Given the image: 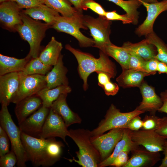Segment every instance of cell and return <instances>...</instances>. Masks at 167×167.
<instances>
[{
    "label": "cell",
    "mask_w": 167,
    "mask_h": 167,
    "mask_svg": "<svg viewBox=\"0 0 167 167\" xmlns=\"http://www.w3.org/2000/svg\"><path fill=\"white\" fill-rule=\"evenodd\" d=\"M21 137L28 161L33 166L49 167L60 159L62 146L55 138H36L22 132Z\"/></svg>",
    "instance_id": "1"
},
{
    "label": "cell",
    "mask_w": 167,
    "mask_h": 167,
    "mask_svg": "<svg viewBox=\"0 0 167 167\" xmlns=\"http://www.w3.org/2000/svg\"><path fill=\"white\" fill-rule=\"evenodd\" d=\"M65 49L71 52L75 57L78 63V72L83 80V89L88 88V78L93 72L102 71L109 75L114 78L117 74L116 66L106 54L100 50L99 57L96 58L92 55L80 51L66 44Z\"/></svg>",
    "instance_id": "2"
},
{
    "label": "cell",
    "mask_w": 167,
    "mask_h": 167,
    "mask_svg": "<svg viewBox=\"0 0 167 167\" xmlns=\"http://www.w3.org/2000/svg\"><path fill=\"white\" fill-rule=\"evenodd\" d=\"M68 136L78 146L76 152L78 160H73L83 167H97L101 162L100 154L91 142V131L84 129H71Z\"/></svg>",
    "instance_id": "3"
},
{
    "label": "cell",
    "mask_w": 167,
    "mask_h": 167,
    "mask_svg": "<svg viewBox=\"0 0 167 167\" xmlns=\"http://www.w3.org/2000/svg\"><path fill=\"white\" fill-rule=\"evenodd\" d=\"M21 16L22 23L18 25L15 30L29 45L30 49L27 55L32 58L38 57L41 42L51 26L35 20L24 13H21Z\"/></svg>",
    "instance_id": "4"
},
{
    "label": "cell",
    "mask_w": 167,
    "mask_h": 167,
    "mask_svg": "<svg viewBox=\"0 0 167 167\" xmlns=\"http://www.w3.org/2000/svg\"><path fill=\"white\" fill-rule=\"evenodd\" d=\"M7 106L6 105H1L0 111V126L8 135L11 144V150L17 157L18 166L25 167L28 159L21 139V131L19 127L17 126L13 122Z\"/></svg>",
    "instance_id": "5"
},
{
    "label": "cell",
    "mask_w": 167,
    "mask_h": 167,
    "mask_svg": "<svg viewBox=\"0 0 167 167\" xmlns=\"http://www.w3.org/2000/svg\"><path fill=\"white\" fill-rule=\"evenodd\" d=\"M144 112L136 108L130 112H122L113 104H111L104 118L101 121L97 127L91 131L92 137L101 135L112 129L124 128L132 118Z\"/></svg>",
    "instance_id": "6"
},
{
    "label": "cell",
    "mask_w": 167,
    "mask_h": 167,
    "mask_svg": "<svg viewBox=\"0 0 167 167\" xmlns=\"http://www.w3.org/2000/svg\"><path fill=\"white\" fill-rule=\"evenodd\" d=\"M83 14L71 17L60 15L57 18L51 28L58 31L69 34L76 38L81 47H93L94 42L93 39L88 37L83 34L80 29H88L83 23Z\"/></svg>",
    "instance_id": "7"
},
{
    "label": "cell",
    "mask_w": 167,
    "mask_h": 167,
    "mask_svg": "<svg viewBox=\"0 0 167 167\" xmlns=\"http://www.w3.org/2000/svg\"><path fill=\"white\" fill-rule=\"evenodd\" d=\"M83 23L88 28L94 42L93 47L101 50L111 43L109 36L112 22L105 16L99 15L96 18L89 15L83 16Z\"/></svg>",
    "instance_id": "8"
},
{
    "label": "cell",
    "mask_w": 167,
    "mask_h": 167,
    "mask_svg": "<svg viewBox=\"0 0 167 167\" xmlns=\"http://www.w3.org/2000/svg\"><path fill=\"white\" fill-rule=\"evenodd\" d=\"M130 134L134 143L152 152L163 151L167 139V137L161 135L153 130L133 131L130 130Z\"/></svg>",
    "instance_id": "9"
},
{
    "label": "cell",
    "mask_w": 167,
    "mask_h": 167,
    "mask_svg": "<svg viewBox=\"0 0 167 167\" xmlns=\"http://www.w3.org/2000/svg\"><path fill=\"white\" fill-rule=\"evenodd\" d=\"M124 129L114 128L106 134L91 137V142L99 152L101 161L107 158L112 153L117 143L122 139Z\"/></svg>",
    "instance_id": "10"
},
{
    "label": "cell",
    "mask_w": 167,
    "mask_h": 167,
    "mask_svg": "<svg viewBox=\"0 0 167 167\" xmlns=\"http://www.w3.org/2000/svg\"><path fill=\"white\" fill-rule=\"evenodd\" d=\"M19 88L12 103L16 104L26 97L36 94L46 87L45 75H24L20 71Z\"/></svg>",
    "instance_id": "11"
},
{
    "label": "cell",
    "mask_w": 167,
    "mask_h": 167,
    "mask_svg": "<svg viewBox=\"0 0 167 167\" xmlns=\"http://www.w3.org/2000/svg\"><path fill=\"white\" fill-rule=\"evenodd\" d=\"M67 128L61 116L50 108L40 138L46 139L60 137L68 145L66 140V136L69 135Z\"/></svg>",
    "instance_id": "12"
},
{
    "label": "cell",
    "mask_w": 167,
    "mask_h": 167,
    "mask_svg": "<svg viewBox=\"0 0 167 167\" xmlns=\"http://www.w3.org/2000/svg\"><path fill=\"white\" fill-rule=\"evenodd\" d=\"M138 0L146 8L147 15L143 23L136 28L135 33L139 36H145L153 31L154 23L158 16L167 10V0L153 3Z\"/></svg>",
    "instance_id": "13"
},
{
    "label": "cell",
    "mask_w": 167,
    "mask_h": 167,
    "mask_svg": "<svg viewBox=\"0 0 167 167\" xmlns=\"http://www.w3.org/2000/svg\"><path fill=\"white\" fill-rule=\"evenodd\" d=\"M50 109L49 108L42 105L36 111L19 125L21 131L31 136L40 138Z\"/></svg>",
    "instance_id": "14"
},
{
    "label": "cell",
    "mask_w": 167,
    "mask_h": 167,
    "mask_svg": "<svg viewBox=\"0 0 167 167\" xmlns=\"http://www.w3.org/2000/svg\"><path fill=\"white\" fill-rule=\"evenodd\" d=\"M20 71L0 75V102L8 106L18 92L20 81Z\"/></svg>",
    "instance_id": "15"
},
{
    "label": "cell",
    "mask_w": 167,
    "mask_h": 167,
    "mask_svg": "<svg viewBox=\"0 0 167 167\" xmlns=\"http://www.w3.org/2000/svg\"><path fill=\"white\" fill-rule=\"evenodd\" d=\"M20 9L15 2L8 1L2 2L0 5V20L7 28L15 29L22 23Z\"/></svg>",
    "instance_id": "16"
},
{
    "label": "cell",
    "mask_w": 167,
    "mask_h": 167,
    "mask_svg": "<svg viewBox=\"0 0 167 167\" xmlns=\"http://www.w3.org/2000/svg\"><path fill=\"white\" fill-rule=\"evenodd\" d=\"M142 100L136 108L140 110L155 113L162 105L160 97L155 92L154 88L143 81L139 87Z\"/></svg>",
    "instance_id": "17"
},
{
    "label": "cell",
    "mask_w": 167,
    "mask_h": 167,
    "mask_svg": "<svg viewBox=\"0 0 167 167\" xmlns=\"http://www.w3.org/2000/svg\"><path fill=\"white\" fill-rule=\"evenodd\" d=\"M131 156L123 167H151L161 159L159 152L141 149L139 146L131 151Z\"/></svg>",
    "instance_id": "18"
},
{
    "label": "cell",
    "mask_w": 167,
    "mask_h": 167,
    "mask_svg": "<svg viewBox=\"0 0 167 167\" xmlns=\"http://www.w3.org/2000/svg\"><path fill=\"white\" fill-rule=\"evenodd\" d=\"M42 105V100L37 94L25 98L17 102L15 112L19 125Z\"/></svg>",
    "instance_id": "19"
},
{
    "label": "cell",
    "mask_w": 167,
    "mask_h": 167,
    "mask_svg": "<svg viewBox=\"0 0 167 167\" xmlns=\"http://www.w3.org/2000/svg\"><path fill=\"white\" fill-rule=\"evenodd\" d=\"M63 57L61 54L56 64L45 75L46 87L49 89L62 85H68V79L66 75L68 70L64 65Z\"/></svg>",
    "instance_id": "20"
},
{
    "label": "cell",
    "mask_w": 167,
    "mask_h": 167,
    "mask_svg": "<svg viewBox=\"0 0 167 167\" xmlns=\"http://www.w3.org/2000/svg\"><path fill=\"white\" fill-rule=\"evenodd\" d=\"M67 94H61L53 102L50 108L61 116L68 127L73 124L81 123L82 120L78 114L72 111L68 106L66 100Z\"/></svg>",
    "instance_id": "21"
},
{
    "label": "cell",
    "mask_w": 167,
    "mask_h": 167,
    "mask_svg": "<svg viewBox=\"0 0 167 167\" xmlns=\"http://www.w3.org/2000/svg\"><path fill=\"white\" fill-rule=\"evenodd\" d=\"M122 70L116 81L119 86L124 88L139 87L143 81L144 77L151 75L147 72L131 69Z\"/></svg>",
    "instance_id": "22"
},
{
    "label": "cell",
    "mask_w": 167,
    "mask_h": 167,
    "mask_svg": "<svg viewBox=\"0 0 167 167\" xmlns=\"http://www.w3.org/2000/svg\"><path fill=\"white\" fill-rule=\"evenodd\" d=\"M122 46L128 52H133L145 60L155 58L157 54L155 46L146 39L136 43L126 42L124 43Z\"/></svg>",
    "instance_id": "23"
},
{
    "label": "cell",
    "mask_w": 167,
    "mask_h": 167,
    "mask_svg": "<svg viewBox=\"0 0 167 167\" xmlns=\"http://www.w3.org/2000/svg\"><path fill=\"white\" fill-rule=\"evenodd\" d=\"M62 49V43L52 36L50 41L40 54L38 58L45 64L53 66L57 63Z\"/></svg>",
    "instance_id": "24"
},
{
    "label": "cell",
    "mask_w": 167,
    "mask_h": 167,
    "mask_svg": "<svg viewBox=\"0 0 167 167\" xmlns=\"http://www.w3.org/2000/svg\"><path fill=\"white\" fill-rule=\"evenodd\" d=\"M32 58L28 55L24 58L18 59L0 54V75L22 71Z\"/></svg>",
    "instance_id": "25"
},
{
    "label": "cell",
    "mask_w": 167,
    "mask_h": 167,
    "mask_svg": "<svg viewBox=\"0 0 167 167\" xmlns=\"http://www.w3.org/2000/svg\"><path fill=\"white\" fill-rule=\"evenodd\" d=\"M23 13L33 19L44 21L51 27L60 15L58 12L46 5L43 7L26 9Z\"/></svg>",
    "instance_id": "26"
},
{
    "label": "cell",
    "mask_w": 167,
    "mask_h": 167,
    "mask_svg": "<svg viewBox=\"0 0 167 167\" xmlns=\"http://www.w3.org/2000/svg\"><path fill=\"white\" fill-rule=\"evenodd\" d=\"M71 91V88L69 85H62L52 89L45 87L38 92L36 94L41 99L43 106L50 108L53 102L61 94H68Z\"/></svg>",
    "instance_id": "27"
},
{
    "label": "cell",
    "mask_w": 167,
    "mask_h": 167,
    "mask_svg": "<svg viewBox=\"0 0 167 167\" xmlns=\"http://www.w3.org/2000/svg\"><path fill=\"white\" fill-rule=\"evenodd\" d=\"M101 50L114 59L119 64L122 69H129L130 55L124 47L117 46L111 42Z\"/></svg>",
    "instance_id": "28"
},
{
    "label": "cell",
    "mask_w": 167,
    "mask_h": 167,
    "mask_svg": "<svg viewBox=\"0 0 167 167\" xmlns=\"http://www.w3.org/2000/svg\"><path fill=\"white\" fill-rule=\"evenodd\" d=\"M45 4L61 14L64 17H71L83 14L71 6L68 0H44Z\"/></svg>",
    "instance_id": "29"
},
{
    "label": "cell",
    "mask_w": 167,
    "mask_h": 167,
    "mask_svg": "<svg viewBox=\"0 0 167 167\" xmlns=\"http://www.w3.org/2000/svg\"><path fill=\"white\" fill-rule=\"evenodd\" d=\"M121 7L126 12L132 24L136 25L139 22V13L138 9L141 3L138 0H108Z\"/></svg>",
    "instance_id": "30"
},
{
    "label": "cell",
    "mask_w": 167,
    "mask_h": 167,
    "mask_svg": "<svg viewBox=\"0 0 167 167\" xmlns=\"http://www.w3.org/2000/svg\"><path fill=\"white\" fill-rule=\"evenodd\" d=\"M134 143L131 138L130 130L124 128L123 136L122 139L117 143L113 152L107 158L101 161L98 167H105L110 166L114 159L120 152L127 146Z\"/></svg>",
    "instance_id": "31"
},
{
    "label": "cell",
    "mask_w": 167,
    "mask_h": 167,
    "mask_svg": "<svg viewBox=\"0 0 167 167\" xmlns=\"http://www.w3.org/2000/svg\"><path fill=\"white\" fill-rule=\"evenodd\" d=\"M52 68L53 66L44 64L38 57L32 58L21 71L24 75L37 74L45 75Z\"/></svg>",
    "instance_id": "32"
},
{
    "label": "cell",
    "mask_w": 167,
    "mask_h": 167,
    "mask_svg": "<svg viewBox=\"0 0 167 167\" xmlns=\"http://www.w3.org/2000/svg\"><path fill=\"white\" fill-rule=\"evenodd\" d=\"M145 36V39L156 47L157 54L155 58L167 64V45L154 31Z\"/></svg>",
    "instance_id": "33"
},
{
    "label": "cell",
    "mask_w": 167,
    "mask_h": 167,
    "mask_svg": "<svg viewBox=\"0 0 167 167\" xmlns=\"http://www.w3.org/2000/svg\"><path fill=\"white\" fill-rule=\"evenodd\" d=\"M139 146V145L134 143L133 144L127 146L120 152L110 166L116 167H123L127 163L129 159L128 154L129 152Z\"/></svg>",
    "instance_id": "34"
},
{
    "label": "cell",
    "mask_w": 167,
    "mask_h": 167,
    "mask_svg": "<svg viewBox=\"0 0 167 167\" xmlns=\"http://www.w3.org/2000/svg\"><path fill=\"white\" fill-rule=\"evenodd\" d=\"M130 55L129 69L145 72L144 65L145 61L139 55L131 52H128Z\"/></svg>",
    "instance_id": "35"
},
{
    "label": "cell",
    "mask_w": 167,
    "mask_h": 167,
    "mask_svg": "<svg viewBox=\"0 0 167 167\" xmlns=\"http://www.w3.org/2000/svg\"><path fill=\"white\" fill-rule=\"evenodd\" d=\"M161 118L155 115L145 116L143 120L142 128L144 130H155L158 127Z\"/></svg>",
    "instance_id": "36"
},
{
    "label": "cell",
    "mask_w": 167,
    "mask_h": 167,
    "mask_svg": "<svg viewBox=\"0 0 167 167\" xmlns=\"http://www.w3.org/2000/svg\"><path fill=\"white\" fill-rule=\"evenodd\" d=\"M0 157V167H13L17 163L16 156L12 150Z\"/></svg>",
    "instance_id": "37"
},
{
    "label": "cell",
    "mask_w": 167,
    "mask_h": 167,
    "mask_svg": "<svg viewBox=\"0 0 167 167\" xmlns=\"http://www.w3.org/2000/svg\"><path fill=\"white\" fill-rule=\"evenodd\" d=\"M15 2L20 9L30 8L45 6L44 0H9Z\"/></svg>",
    "instance_id": "38"
},
{
    "label": "cell",
    "mask_w": 167,
    "mask_h": 167,
    "mask_svg": "<svg viewBox=\"0 0 167 167\" xmlns=\"http://www.w3.org/2000/svg\"><path fill=\"white\" fill-rule=\"evenodd\" d=\"M10 141L7 134L0 126V156L10 151Z\"/></svg>",
    "instance_id": "39"
},
{
    "label": "cell",
    "mask_w": 167,
    "mask_h": 167,
    "mask_svg": "<svg viewBox=\"0 0 167 167\" xmlns=\"http://www.w3.org/2000/svg\"><path fill=\"white\" fill-rule=\"evenodd\" d=\"M105 16L109 20H119L122 21L123 24L132 23L131 20L127 17L126 14L119 15L117 13L116 11L106 12Z\"/></svg>",
    "instance_id": "40"
},
{
    "label": "cell",
    "mask_w": 167,
    "mask_h": 167,
    "mask_svg": "<svg viewBox=\"0 0 167 167\" xmlns=\"http://www.w3.org/2000/svg\"><path fill=\"white\" fill-rule=\"evenodd\" d=\"M143 121L139 115L132 118L124 127V129L127 128L131 131H136L142 128Z\"/></svg>",
    "instance_id": "41"
},
{
    "label": "cell",
    "mask_w": 167,
    "mask_h": 167,
    "mask_svg": "<svg viewBox=\"0 0 167 167\" xmlns=\"http://www.w3.org/2000/svg\"><path fill=\"white\" fill-rule=\"evenodd\" d=\"M159 61L155 58L146 60L144 69L145 72L151 75L156 74L157 71Z\"/></svg>",
    "instance_id": "42"
},
{
    "label": "cell",
    "mask_w": 167,
    "mask_h": 167,
    "mask_svg": "<svg viewBox=\"0 0 167 167\" xmlns=\"http://www.w3.org/2000/svg\"><path fill=\"white\" fill-rule=\"evenodd\" d=\"M85 6L88 9H91L99 15L105 16L106 12L100 5L94 0H90L87 2Z\"/></svg>",
    "instance_id": "43"
},
{
    "label": "cell",
    "mask_w": 167,
    "mask_h": 167,
    "mask_svg": "<svg viewBox=\"0 0 167 167\" xmlns=\"http://www.w3.org/2000/svg\"><path fill=\"white\" fill-rule=\"evenodd\" d=\"M102 88L107 96L115 95L119 89L118 85L116 83L112 82L110 81L105 84Z\"/></svg>",
    "instance_id": "44"
},
{
    "label": "cell",
    "mask_w": 167,
    "mask_h": 167,
    "mask_svg": "<svg viewBox=\"0 0 167 167\" xmlns=\"http://www.w3.org/2000/svg\"><path fill=\"white\" fill-rule=\"evenodd\" d=\"M155 131L161 135L167 137V117L161 118L159 126Z\"/></svg>",
    "instance_id": "45"
},
{
    "label": "cell",
    "mask_w": 167,
    "mask_h": 167,
    "mask_svg": "<svg viewBox=\"0 0 167 167\" xmlns=\"http://www.w3.org/2000/svg\"><path fill=\"white\" fill-rule=\"evenodd\" d=\"M98 74V85L102 87L106 83L110 81L111 76L109 74L102 71L96 72Z\"/></svg>",
    "instance_id": "46"
},
{
    "label": "cell",
    "mask_w": 167,
    "mask_h": 167,
    "mask_svg": "<svg viewBox=\"0 0 167 167\" xmlns=\"http://www.w3.org/2000/svg\"><path fill=\"white\" fill-rule=\"evenodd\" d=\"M79 11L83 12V10L88 8L85 6V3L90 0H68Z\"/></svg>",
    "instance_id": "47"
},
{
    "label": "cell",
    "mask_w": 167,
    "mask_h": 167,
    "mask_svg": "<svg viewBox=\"0 0 167 167\" xmlns=\"http://www.w3.org/2000/svg\"><path fill=\"white\" fill-rule=\"evenodd\" d=\"M160 95L163 104L157 111L167 114V90L161 92Z\"/></svg>",
    "instance_id": "48"
},
{
    "label": "cell",
    "mask_w": 167,
    "mask_h": 167,
    "mask_svg": "<svg viewBox=\"0 0 167 167\" xmlns=\"http://www.w3.org/2000/svg\"><path fill=\"white\" fill-rule=\"evenodd\" d=\"M157 71L159 74L161 73L167 74V64L159 61Z\"/></svg>",
    "instance_id": "49"
},
{
    "label": "cell",
    "mask_w": 167,
    "mask_h": 167,
    "mask_svg": "<svg viewBox=\"0 0 167 167\" xmlns=\"http://www.w3.org/2000/svg\"><path fill=\"white\" fill-rule=\"evenodd\" d=\"M163 152L164 157L159 167H167V139L165 142Z\"/></svg>",
    "instance_id": "50"
},
{
    "label": "cell",
    "mask_w": 167,
    "mask_h": 167,
    "mask_svg": "<svg viewBox=\"0 0 167 167\" xmlns=\"http://www.w3.org/2000/svg\"><path fill=\"white\" fill-rule=\"evenodd\" d=\"M139 1L148 3H153L158 2L157 0H139Z\"/></svg>",
    "instance_id": "51"
},
{
    "label": "cell",
    "mask_w": 167,
    "mask_h": 167,
    "mask_svg": "<svg viewBox=\"0 0 167 167\" xmlns=\"http://www.w3.org/2000/svg\"><path fill=\"white\" fill-rule=\"evenodd\" d=\"M9 1V0H0V2L1 3L2 2L7 1Z\"/></svg>",
    "instance_id": "52"
}]
</instances>
